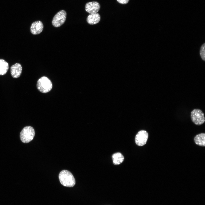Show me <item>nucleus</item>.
<instances>
[{
	"label": "nucleus",
	"mask_w": 205,
	"mask_h": 205,
	"mask_svg": "<svg viewBox=\"0 0 205 205\" xmlns=\"http://www.w3.org/2000/svg\"><path fill=\"white\" fill-rule=\"evenodd\" d=\"M59 181L63 186L67 187H72L75 184V181L72 174L69 171L63 170L59 175Z\"/></svg>",
	"instance_id": "nucleus-1"
},
{
	"label": "nucleus",
	"mask_w": 205,
	"mask_h": 205,
	"mask_svg": "<svg viewBox=\"0 0 205 205\" xmlns=\"http://www.w3.org/2000/svg\"><path fill=\"white\" fill-rule=\"evenodd\" d=\"M36 87L39 91L46 93L51 90L52 87V84L50 80L48 77L43 76L38 80Z\"/></svg>",
	"instance_id": "nucleus-2"
},
{
	"label": "nucleus",
	"mask_w": 205,
	"mask_h": 205,
	"mask_svg": "<svg viewBox=\"0 0 205 205\" xmlns=\"http://www.w3.org/2000/svg\"><path fill=\"white\" fill-rule=\"evenodd\" d=\"M35 134L34 130L32 127L29 126L25 127L20 133V140L24 143H28L33 139Z\"/></svg>",
	"instance_id": "nucleus-3"
},
{
	"label": "nucleus",
	"mask_w": 205,
	"mask_h": 205,
	"mask_svg": "<svg viewBox=\"0 0 205 205\" xmlns=\"http://www.w3.org/2000/svg\"><path fill=\"white\" fill-rule=\"evenodd\" d=\"M190 117L192 121L197 125L203 124L205 121L204 113L200 109H193L191 112Z\"/></svg>",
	"instance_id": "nucleus-4"
},
{
	"label": "nucleus",
	"mask_w": 205,
	"mask_h": 205,
	"mask_svg": "<svg viewBox=\"0 0 205 205\" xmlns=\"http://www.w3.org/2000/svg\"><path fill=\"white\" fill-rule=\"evenodd\" d=\"M66 15V12L64 10L58 12L53 17L52 21V25L56 27L61 26L65 21Z\"/></svg>",
	"instance_id": "nucleus-5"
},
{
	"label": "nucleus",
	"mask_w": 205,
	"mask_h": 205,
	"mask_svg": "<svg viewBox=\"0 0 205 205\" xmlns=\"http://www.w3.org/2000/svg\"><path fill=\"white\" fill-rule=\"evenodd\" d=\"M148 136V133L145 130L139 131L136 135L135 138L136 144L139 146L144 145L146 143Z\"/></svg>",
	"instance_id": "nucleus-6"
},
{
	"label": "nucleus",
	"mask_w": 205,
	"mask_h": 205,
	"mask_svg": "<svg viewBox=\"0 0 205 205\" xmlns=\"http://www.w3.org/2000/svg\"><path fill=\"white\" fill-rule=\"evenodd\" d=\"M101 7L98 2L93 1L87 3L85 5V10L90 14L98 13Z\"/></svg>",
	"instance_id": "nucleus-7"
},
{
	"label": "nucleus",
	"mask_w": 205,
	"mask_h": 205,
	"mask_svg": "<svg viewBox=\"0 0 205 205\" xmlns=\"http://www.w3.org/2000/svg\"><path fill=\"white\" fill-rule=\"evenodd\" d=\"M44 26L42 22L40 20L36 21L32 24L30 27V31L33 34H38L41 32Z\"/></svg>",
	"instance_id": "nucleus-8"
},
{
	"label": "nucleus",
	"mask_w": 205,
	"mask_h": 205,
	"mask_svg": "<svg viewBox=\"0 0 205 205\" xmlns=\"http://www.w3.org/2000/svg\"><path fill=\"white\" fill-rule=\"evenodd\" d=\"M22 68L21 65L16 63L12 65L10 68V72L12 76L14 78L19 77L21 75Z\"/></svg>",
	"instance_id": "nucleus-9"
},
{
	"label": "nucleus",
	"mask_w": 205,
	"mask_h": 205,
	"mask_svg": "<svg viewBox=\"0 0 205 205\" xmlns=\"http://www.w3.org/2000/svg\"><path fill=\"white\" fill-rule=\"evenodd\" d=\"M87 21L91 25L98 23L101 20V16L98 13L90 14L87 18Z\"/></svg>",
	"instance_id": "nucleus-10"
},
{
	"label": "nucleus",
	"mask_w": 205,
	"mask_h": 205,
	"mask_svg": "<svg viewBox=\"0 0 205 205\" xmlns=\"http://www.w3.org/2000/svg\"><path fill=\"white\" fill-rule=\"evenodd\" d=\"M194 140L195 144L199 146H205V134L200 133L196 135L194 137Z\"/></svg>",
	"instance_id": "nucleus-11"
},
{
	"label": "nucleus",
	"mask_w": 205,
	"mask_h": 205,
	"mask_svg": "<svg viewBox=\"0 0 205 205\" xmlns=\"http://www.w3.org/2000/svg\"><path fill=\"white\" fill-rule=\"evenodd\" d=\"M112 158L113 163L115 165H118L121 164L123 162L124 159L123 155L119 152L114 153L112 156Z\"/></svg>",
	"instance_id": "nucleus-12"
},
{
	"label": "nucleus",
	"mask_w": 205,
	"mask_h": 205,
	"mask_svg": "<svg viewBox=\"0 0 205 205\" xmlns=\"http://www.w3.org/2000/svg\"><path fill=\"white\" fill-rule=\"evenodd\" d=\"M9 68L8 63L4 60L0 59V75H5Z\"/></svg>",
	"instance_id": "nucleus-13"
},
{
	"label": "nucleus",
	"mask_w": 205,
	"mask_h": 205,
	"mask_svg": "<svg viewBox=\"0 0 205 205\" xmlns=\"http://www.w3.org/2000/svg\"><path fill=\"white\" fill-rule=\"evenodd\" d=\"M205 44L204 43L201 46L200 50V55L202 59L205 60Z\"/></svg>",
	"instance_id": "nucleus-14"
},
{
	"label": "nucleus",
	"mask_w": 205,
	"mask_h": 205,
	"mask_svg": "<svg viewBox=\"0 0 205 205\" xmlns=\"http://www.w3.org/2000/svg\"><path fill=\"white\" fill-rule=\"evenodd\" d=\"M119 3L125 4L127 3L129 1V0H116Z\"/></svg>",
	"instance_id": "nucleus-15"
}]
</instances>
